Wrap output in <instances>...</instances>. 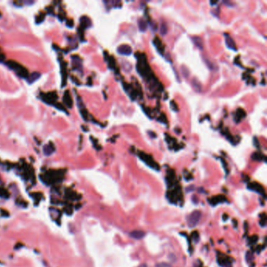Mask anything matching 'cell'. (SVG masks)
Returning a JSON list of instances; mask_svg holds the SVG:
<instances>
[{"label": "cell", "mask_w": 267, "mask_h": 267, "mask_svg": "<svg viewBox=\"0 0 267 267\" xmlns=\"http://www.w3.org/2000/svg\"><path fill=\"white\" fill-rule=\"evenodd\" d=\"M129 235H130L131 237L134 238V239L140 240L142 239L143 237H144L145 233L143 231H142V230H133V231H132L129 233Z\"/></svg>", "instance_id": "3"}, {"label": "cell", "mask_w": 267, "mask_h": 267, "mask_svg": "<svg viewBox=\"0 0 267 267\" xmlns=\"http://www.w3.org/2000/svg\"><path fill=\"white\" fill-rule=\"evenodd\" d=\"M225 36H226V46H227V47L229 48L230 49H233V50H236V44H235L234 41H233V39L230 37V36H228V35L225 34Z\"/></svg>", "instance_id": "4"}, {"label": "cell", "mask_w": 267, "mask_h": 267, "mask_svg": "<svg viewBox=\"0 0 267 267\" xmlns=\"http://www.w3.org/2000/svg\"><path fill=\"white\" fill-rule=\"evenodd\" d=\"M192 40L194 42V44L196 45V46L197 48H199L200 49H203V42L200 37H193L192 38Z\"/></svg>", "instance_id": "5"}, {"label": "cell", "mask_w": 267, "mask_h": 267, "mask_svg": "<svg viewBox=\"0 0 267 267\" xmlns=\"http://www.w3.org/2000/svg\"><path fill=\"white\" fill-rule=\"evenodd\" d=\"M156 267H172V266L167 263H159L156 265Z\"/></svg>", "instance_id": "9"}, {"label": "cell", "mask_w": 267, "mask_h": 267, "mask_svg": "<svg viewBox=\"0 0 267 267\" xmlns=\"http://www.w3.org/2000/svg\"><path fill=\"white\" fill-rule=\"evenodd\" d=\"M140 267H147V266L145 264H143V265H141Z\"/></svg>", "instance_id": "10"}, {"label": "cell", "mask_w": 267, "mask_h": 267, "mask_svg": "<svg viewBox=\"0 0 267 267\" xmlns=\"http://www.w3.org/2000/svg\"><path fill=\"white\" fill-rule=\"evenodd\" d=\"M117 51H118V53L120 55L124 56H129L132 53V48L129 45H121L117 49Z\"/></svg>", "instance_id": "2"}, {"label": "cell", "mask_w": 267, "mask_h": 267, "mask_svg": "<svg viewBox=\"0 0 267 267\" xmlns=\"http://www.w3.org/2000/svg\"><path fill=\"white\" fill-rule=\"evenodd\" d=\"M147 28V22L145 21L143 19H140L139 20V28L141 31H146Z\"/></svg>", "instance_id": "7"}, {"label": "cell", "mask_w": 267, "mask_h": 267, "mask_svg": "<svg viewBox=\"0 0 267 267\" xmlns=\"http://www.w3.org/2000/svg\"><path fill=\"white\" fill-rule=\"evenodd\" d=\"M201 212H199V211H194V212H193L191 215H189V217H188L187 219L188 226H189L191 228L195 227V226L199 223L200 220H201Z\"/></svg>", "instance_id": "1"}, {"label": "cell", "mask_w": 267, "mask_h": 267, "mask_svg": "<svg viewBox=\"0 0 267 267\" xmlns=\"http://www.w3.org/2000/svg\"><path fill=\"white\" fill-rule=\"evenodd\" d=\"M192 85H193V88L197 92H201V85L196 78H193V81H192Z\"/></svg>", "instance_id": "6"}, {"label": "cell", "mask_w": 267, "mask_h": 267, "mask_svg": "<svg viewBox=\"0 0 267 267\" xmlns=\"http://www.w3.org/2000/svg\"><path fill=\"white\" fill-rule=\"evenodd\" d=\"M160 32L161 35H165L167 33V26L165 24H162L161 25V29H160Z\"/></svg>", "instance_id": "8"}]
</instances>
